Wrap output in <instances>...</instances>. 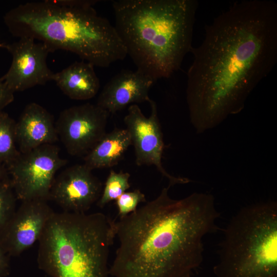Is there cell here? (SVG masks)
I'll return each mask as SVG.
<instances>
[{
	"instance_id": "cell-23",
	"label": "cell",
	"mask_w": 277,
	"mask_h": 277,
	"mask_svg": "<svg viewBox=\"0 0 277 277\" xmlns=\"http://www.w3.org/2000/svg\"><path fill=\"white\" fill-rule=\"evenodd\" d=\"M8 172L5 168L0 166V183L8 179Z\"/></svg>"
},
{
	"instance_id": "cell-19",
	"label": "cell",
	"mask_w": 277,
	"mask_h": 277,
	"mask_svg": "<svg viewBox=\"0 0 277 277\" xmlns=\"http://www.w3.org/2000/svg\"><path fill=\"white\" fill-rule=\"evenodd\" d=\"M17 199L8 178L0 183V233L10 219Z\"/></svg>"
},
{
	"instance_id": "cell-11",
	"label": "cell",
	"mask_w": 277,
	"mask_h": 277,
	"mask_svg": "<svg viewBox=\"0 0 277 277\" xmlns=\"http://www.w3.org/2000/svg\"><path fill=\"white\" fill-rule=\"evenodd\" d=\"M54 212L42 200L22 201L0 233V244L10 256H17L41 236Z\"/></svg>"
},
{
	"instance_id": "cell-18",
	"label": "cell",
	"mask_w": 277,
	"mask_h": 277,
	"mask_svg": "<svg viewBox=\"0 0 277 277\" xmlns=\"http://www.w3.org/2000/svg\"><path fill=\"white\" fill-rule=\"evenodd\" d=\"M130 174L111 170L106 179L97 205L102 208L110 202L116 200L130 187L129 182Z\"/></svg>"
},
{
	"instance_id": "cell-2",
	"label": "cell",
	"mask_w": 277,
	"mask_h": 277,
	"mask_svg": "<svg viewBox=\"0 0 277 277\" xmlns=\"http://www.w3.org/2000/svg\"><path fill=\"white\" fill-rule=\"evenodd\" d=\"M170 187L114 221L119 246L109 268L113 277H188L202 263L203 238L219 230L214 196L194 192L175 200Z\"/></svg>"
},
{
	"instance_id": "cell-7",
	"label": "cell",
	"mask_w": 277,
	"mask_h": 277,
	"mask_svg": "<svg viewBox=\"0 0 277 277\" xmlns=\"http://www.w3.org/2000/svg\"><path fill=\"white\" fill-rule=\"evenodd\" d=\"M67 163L54 144H45L19 155L7 165L17 200L46 201L57 171Z\"/></svg>"
},
{
	"instance_id": "cell-8",
	"label": "cell",
	"mask_w": 277,
	"mask_h": 277,
	"mask_svg": "<svg viewBox=\"0 0 277 277\" xmlns=\"http://www.w3.org/2000/svg\"><path fill=\"white\" fill-rule=\"evenodd\" d=\"M148 102L151 108L149 117L145 116L138 105L132 104L124 118L134 147L135 164L138 166H154L162 175L169 180L170 187L189 183L191 181L189 179L173 176L164 168L162 159L165 145L157 105L151 98Z\"/></svg>"
},
{
	"instance_id": "cell-10",
	"label": "cell",
	"mask_w": 277,
	"mask_h": 277,
	"mask_svg": "<svg viewBox=\"0 0 277 277\" xmlns=\"http://www.w3.org/2000/svg\"><path fill=\"white\" fill-rule=\"evenodd\" d=\"M5 47L12 60L9 70L0 80L14 93L52 81L54 73L47 63L51 51L45 44L23 37Z\"/></svg>"
},
{
	"instance_id": "cell-9",
	"label": "cell",
	"mask_w": 277,
	"mask_h": 277,
	"mask_svg": "<svg viewBox=\"0 0 277 277\" xmlns=\"http://www.w3.org/2000/svg\"><path fill=\"white\" fill-rule=\"evenodd\" d=\"M109 113L89 103L62 111L55 124L58 139L73 156L86 155L105 135Z\"/></svg>"
},
{
	"instance_id": "cell-4",
	"label": "cell",
	"mask_w": 277,
	"mask_h": 277,
	"mask_svg": "<svg viewBox=\"0 0 277 277\" xmlns=\"http://www.w3.org/2000/svg\"><path fill=\"white\" fill-rule=\"evenodd\" d=\"M115 28L136 70L154 82L179 70L191 52L196 0H116Z\"/></svg>"
},
{
	"instance_id": "cell-12",
	"label": "cell",
	"mask_w": 277,
	"mask_h": 277,
	"mask_svg": "<svg viewBox=\"0 0 277 277\" xmlns=\"http://www.w3.org/2000/svg\"><path fill=\"white\" fill-rule=\"evenodd\" d=\"M84 164L66 168L52 185L49 198L65 212L85 213L97 202L103 184Z\"/></svg>"
},
{
	"instance_id": "cell-13",
	"label": "cell",
	"mask_w": 277,
	"mask_h": 277,
	"mask_svg": "<svg viewBox=\"0 0 277 277\" xmlns=\"http://www.w3.org/2000/svg\"><path fill=\"white\" fill-rule=\"evenodd\" d=\"M154 83L137 70H123L105 84L96 105L113 114L130 104L148 102L149 91Z\"/></svg>"
},
{
	"instance_id": "cell-20",
	"label": "cell",
	"mask_w": 277,
	"mask_h": 277,
	"mask_svg": "<svg viewBox=\"0 0 277 277\" xmlns=\"http://www.w3.org/2000/svg\"><path fill=\"white\" fill-rule=\"evenodd\" d=\"M146 202L145 194L137 189L129 192H125L116 200L120 218L124 217L137 209L140 203Z\"/></svg>"
},
{
	"instance_id": "cell-21",
	"label": "cell",
	"mask_w": 277,
	"mask_h": 277,
	"mask_svg": "<svg viewBox=\"0 0 277 277\" xmlns=\"http://www.w3.org/2000/svg\"><path fill=\"white\" fill-rule=\"evenodd\" d=\"M14 92L0 80V113L14 100Z\"/></svg>"
},
{
	"instance_id": "cell-1",
	"label": "cell",
	"mask_w": 277,
	"mask_h": 277,
	"mask_svg": "<svg viewBox=\"0 0 277 277\" xmlns=\"http://www.w3.org/2000/svg\"><path fill=\"white\" fill-rule=\"evenodd\" d=\"M192 47L186 90L190 122L202 134L240 113L277 62V4L235 2L205 27Z\"/></svg>"
},
{
	"instance_id": "cell-24",
	"label": "cell",
	"mask_w": 277,
	"mask_h": 277,
	"mask_svg": "<svg viewBox=\"0 0 277 277\" xmlns=\"http://www.w3.org/2000/svg\"><path fill=\"white\" fill-rule=\"evenodd\" d=\"M1 47H5V45H4L3 44H1V43H0V48H1Z\"/></svg>"
},
{
	"instance_id": "cell-15",
	"label": "cell",
	"mask_w": 277,
	"mask_h": 277,
	"mask_svg": "<svg viewBox=\"0 0 277 277\" xmlns=\"http://www.w3.org/2000/svg\"><path fill=\"white\" fill-rule=\"evenodd\" d=\"M52 81L64 94L74 100L91 99L96 95L100 88L94 66L83 60L54 73Z\"/></svg>"
},
{
	"instance_id": "cell-3",
	"label": "cell",
	"mask_w": 277,
	"mask_h": 277,
	"mask_svg": "<svg viewBox=\"0 0 277 277\" xmlns=\"http://www.w3.org/2000/svg\"><path fill=\"white\" fill-rule=\"evenodd\" d=\"M97 2H27L8 11L4 21L14 36L32 38L45 44L51 52L66 50L94 66L107 68L127 54L115 27L93 8Z\"/></svg>"
},
{
	"instance_id": "cell-5",
	"label": "cell",
	"mask_w": 277,
	"mask_h": 277,
	"mask_svg": "<svg viewBox=\"0 0 277 277\" xmlns=\"http://www.w3.org/2000/svg\"><path fill=\"white\" fill-rule=\"evenodd\" d=\"M114 221L101 212H54L38 241V268L50 277H108Z\"/></svg>"
},
{
	"instance_id": "cell-14",
	"label": "cell",
	"mask_w": 277,
	"mask_h": 277,
	"mask_svg": "<svg viewBox=\"0 0 277 277\" xmlns=\"http://www.w3.org/2000/svg\"><path fill=\"white\" fill-rule=\"evenodd\" d=\"M16 137L20 153L53 144L58 137L53 116L37 103L27 105L16 122Z\"/></svg>"
},
{
	"instance_id": "cell-22",
	"label": "cell",
	"mask_w": 277,
	"mask_h": 277,
	"mask_svg": "<svg viewBox=\"0 0 277 277\" xmlns=\"http://www.w3.org/2000/svg\"><path fill=\"white\" fill-rule=\"evenodd\" d=\"M9 255L0 244V276L4 277L9 272Z\"/></svg>"
},
{
	"instance_id": "cell-17",
	"label": "cell",
	"mask_w": 277,
	"mask_h": 277,
	"mask_svg": "<svg viewBox=\"0 0 277 277\" xmlns=\"http://www.w3.org/2000/svg\"><path fill=\"white\" fill-rule=\"evenodd\" d=\"M20 154L16 143V122L7 113H0V162L7 165Z\"/></svg>"
},
{
	"instance_id": "cell-26",
	"label": "cell",
	"mask_w": 277,
	"mask_h": 277,
	"mask_svg": "<svg viewBox=\"0 0 277 277\" xmlns=\"http://www.w3.org/2000/svg\"><path fill=\"white\" fill-rule=\"evenodd\" d=\"M1 277V276H0Z\"/></svg>"
},
{
	"instance_id": "cell-16",
	"label": "cell",
	"mask_w": 277,
	"mask_h": 277,
	"mask_svg": "<svg viewBox=\"0 0 277 277\" xmlns=\"http://www.w3.org/2000/svg\"><path fill=\"white\" fill-rule=\"evenodd\" d=\"M130 146L132 142L128 130L115 128L106 133L85 155L84 164L91 170L113 167L123 159Z\"/></svg>"
},
{
	"instance_id": "cell-6",
	"label": "cell",
	"mask_w": 277,
	"mask_h": 277,
	"mask_svg": "<svg viewBox=\"0 0 277 277\" xmlns=\"http://www.w3.org/2000/svg\"><path fill=\"white\" fill-rule=\"evenodd\" d=\"M216 277H277V204L241 209L225 229Z\"/></svg>"
},
{
	"instance_id": "cell-25",
	"label": "cell",
	"mask_w": 277,
	"mask_h": 277,
	"mask_svg": "<svg viewBox=\"0 0 277 277\" xmlns=\"http://www.w3.org/2000/svg\"><path fill=\"white\" fill-rule=\"evenodd\" d=\"M188 277H192V276H191H191H188Z\"/></svg>"
}]
</instances>
